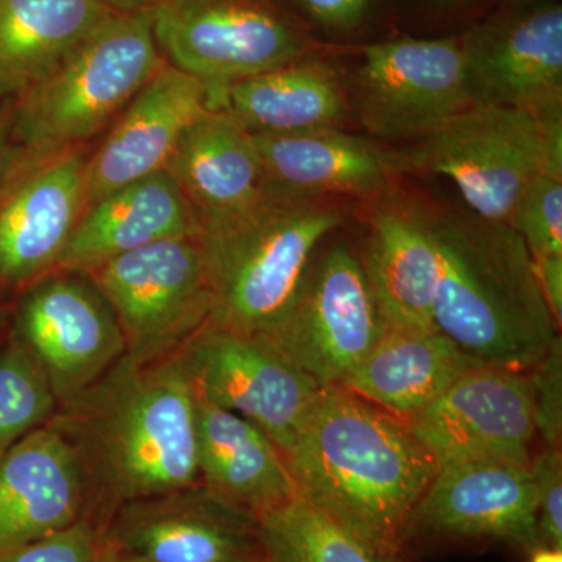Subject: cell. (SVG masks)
Instances as JSON below:
<instances>
[{
  "mask_svg": "<svg viewBox=\"0 0 562 562\" xmlns=\"http://www.w3.org/2000/svg\"><path fill=\"white\" fill-rule=\"evenodd\" d=\"M52 416L79 453L90 522L101 532L122 505L199 484L195 392L179 355L139 364L122 357Z\"/></svg>",
  "mask_w": 562,
  "mask_h": 562,
  "instance_id": "obj_1",
  "label": "cell"
},
{
  "mask_svg": "<svg viewBox=\"0 0 562 562\" xmlns=\"http://www.w3.org/2000/svg\"><path fill=\"white\" fill-rule=\"evenodd\" d=\"M299 497L380 552L402 554L438 461L408 422L322 387L284 454Z\"/></svg>",
  "mask_w": 562,
  "mask_h": 562,
  "instance_id": "obj_2",
  "label": "cell"
},
{
  "mask_svg": "<svg viewBox=\"0 0 562 562\" xmlns=\"http://www.w3.org/2000/svg\"><path fill=\"white\" fill-rule=\"evenodd\" d=\"M441 276L436 330L473 361L530 372L560 336V325L516 228L471 210L436 205Z\"/></svg>",
  "mask_w": 562,
  "mask_h": 562,
  "instance_id": "obj_3",
  "label": "cell"
},
{
  "mask_svg": "<svg viewBox=\"0 0 562 562\" xmlns=\"http://www.w3.org/2000/svg\"><path fill=\"white\" fill-rule=\"evenodd\" d=\"M342 199L283 190L268 181L246 209L205 225L210 327L271 336L294 305L321 244L346 221Z\"/></svg>",
  "mask_w": 562,
  "mask_h": 562,
  "instance_id": "obj_4",
  "label": "cell"
},
{
  "mask_svg": "<svg viewBox=\"0 0 562 562\" xmlns=\"http://www.w3.org/2000/svg\"><path fill=\"white\" fill-rule=\"evenodd\" d=\"M165 66L151 11L111 13L20 95L16 128L31 149L70 147L116 120Z\"/></svg>",
  "mask_w": 562,
  "mask_h": 562,
  "instance_id": "obj_5",
  "label": "cell"
},
{
  "mask_svg": "<svg viewBox=\"0 0 562 562\" xmlns=\"http://www.w3.org/2000/svg\"><path fill=\"white\" fill-rule=\"evenodd\" d=\"M90 273L116 317L125 357L166 360L209 324V265L198 236L162 239L103 262Z\"/></svg>",
  "mask_w": 562,
  "mask_h": 562,
  "instance_id": "obj_6",
  "label": "cell"
},
{
  "mask_svg": "<svg viewBox=\"0 0 562 562\" xmlns=\"http://www.w3.org/2000/svg\"><path fill=\"white\" fill-rule=\"evenodd\" d=\"M392 155L401 176L447 177L473 214L512 225L525 190L539 173L538 127L528 111L472 103Z\"/></svg>",
  "mask_w": 562,
  "mask_h": 562,
  "instance_id": "obj_7",
  "label": "cell"
},
{
  "mask_svg": "<svg viewBox=\"0 0 562 562\" xmlns=\"http://www.w3.org/2000/svg\"><path fill=\"white\" fill-rule=\"evenodd\" d=\"M151 24L169 65L211 91L322 54L276 0H166Z\"/></svg>",
  "mask_w": 562,
  "mask_h": 562,
  "instance_id": "obj_8",
  "label": "cell"
},
{
  "mask_svg": "<svg viewBox=\"0 0 562 562\" xmlns=\"http://www.w3.org/2000/svg\"><path fill=\"white\" fill-rule=\"evenodd\" d=\"M350 103L376 139L422 138L473 103L464 38H402L362 47Z\"/></svg>",
  "mask_w": 562,
  "mask_h": 562,
  "instance_id": "obj_9",
  "label": "cell"
},
{
  "mask_svg": "<svg viewBox=\"0 0 562 562\" xmlns=\"http://www.w3.org/2000/svg\"><path fill=\"white\" fill-rule=\"evenodd\" d=\"M360 255L346 243L317 251L290 313L268 336L319 387L338 386L386 330Z\"/></svg>",
  "mask_w": 562,
  "mask_h": 562,
  "instance_id": "obj_10",
  "label": "cell"
},
{
  "mask_svg": "<svg viewBox=\"0 0 562 562\" xmlns=\"http://www.w3.org/2000/svg\"><path fill=\"white\" fill-rule=\"evenodd\" d=\"M195 392L250 420L290 452L322 387L266 336L206 325L179 351Z\"/></svg>",
  "mask_w": 562,
  "mask_h": 562,
  "instance_id": "obj_11",
  "label": "cell"
},
{
  "mask_svg": "<svg viewBox=\"0 0 562 562\" xmlns=\"http://www.w3.org/2000/svg\"><path fill=\"white\" fill-rule=\"evenodd\" d=\"M408 422L439 468L461 462L530 464L536 428L527 372L476 364Z\"/></svg>",
  "mask_w": 562,
  "mask_h": 562,
  "instance_id": "obj_12",
  "label": "cell"
},
{
  "mask_svg": "<svg viewBox=\"0 0 562 562\" xmlns=\"http://www.w3.org/2000/svg\"><path fill=\"white\" fill-rule=\"evenodd\" d=\"M102 541L144 562L262 561L258 517L201 483L122 505Z\"/></svg>",
  "mask_w": 562,
  "mask_h": 562,
  "instance_id": "obj_13",
  "label": "cell"
},
{
  "mask_svg": "<svg viewBox=\"0 0 562 562\" xmlns=\"http://www.w3.org/2000/svg\"><path fill=\"white\" fill-rule=\"evenodd\" d=\"M366 236L360 260L387 327L436 330L432 319L441 261L436 205L403 187L361 202Z\"/></svg>",
  "mask_w": 562,
  "mask_h": 562,
  "instance_id": "obj_14",
  "label": "cell"
},
{
  "mask_svg": "<svg viewBox=\"0 0 562 562\" xmlns=\"http://www.w3.org/2000/svg\"><path fill=\"white\" fill-rule=\"evenodd\" d=\"M87 166L69 147L35 150L0 188V280L21 284L57 266L85 211Z\"/></svg>",
  "mask_w": 562,
  "mask_h": 562,
  "instance_id": "obj_15",
  "label": "cell"
},
{
  "mask_svg": "<svg viewBox=\"0 0 562 562\" xmlns=\"http://www.w3.org/2000/svg\"><path fill=\"white\" fill-rule=\"evenodd\" d=\"M419 535L539 549L530 468L505 461L442 465L414 509L405 546Z\"/></svg>",
  "mask_w": 562,
  "mask_h": 562,
  "instance_id": "obj_16",
  "label": "cell"
},
{
  "mask_svg": "<svg viewBox=\"0 0 562 562\" xmlns=\"http://www.w3.org/2000/svg\"><path fill=\"white\" fill-rule=\"evenodd\" d=\"M473 103L535 114L562 103V7L502 10L462 33Z\"/></svg>",
  "mask_w": 562,
  "mask_h": 562,
  "instance_id": "obj_17",
  "label": "cell"
},
{
  "mask_svg": "<svg viewBox=\"0 0 562 562\" xmlns=\"http://www.w3.org/2000/svg\"><path fill=\"white\" fill-rule=\"evenodd\" d=\"M24 346L57 403L72 401L125 355L116 317L99 292L76 281L40 284L22 303Z\"/></svg>",
  "mask_w": 562,
  "mask_h": 562,
  "instance_id": "obj_18",
  "label": "cell"
},
{
  "mask_svg": "<svg viewBox=\"0 0 562 562\" xmlns=\"http://www.w3.org/2000/svg\"><path fill=\"white\" fill-rule=\"evenodd\" d=\"M210 110V88L203 81L162 66L88 160L85 209L133 181L165 171L183 133Z\"/></svg>",
  "mask_w": 562,
  "mask_h": 562,
  "instance_id": "obj_19",
  "label": "cell"
},
{
  "mask_svg": "<svg viewBox=\"0 0 562 562\" xmlns=\"http://www.w3.org/2000/svg\"><path fill=\"white\" fill-rule=\"evenodd\" d=\"M88 513L79 453L50 419L0 458V552L66 530Z\"/></svg>",
  "mask_w": 562,
  "mask_h": 562,
  "instance_id": "obj_20",
  "label": "cell"
},
{
  "mask_svg": "<svg viewBox=\"0 0 562 562\" xmlns=\"http://www.w3.org/2000/svg\"><path fill=\"white\" fill-rule=\"evenodd\" d=\"M251 135L266 179L283 190L368 202L402 177L392 150L341 127Z\"/></svg>",
  "mask_w": 562,
  "mask_h": 562,
  "instance_id": "obj_21",
  "label": "cell"
},
{
  "mask_svg": "<svg viewBox=\"0 0 562 562\" xmlns=\"http://www.w3.org/2000/svg\"><path fill=\"white\" fill-rule=\"evenodd\" d=\"M199 233L191 203L171 173L161 171L85 209L55 268L90 272L149 244Z\"/></svg>",
  "mask_w": 562,
  "mask_h": 562,
  "instance_id": "obj_22",
  "label": "cell"
},
{
  "mask_svg": "<svg viewBox=\"0 0 562 562\" xmlns=\"http://www.w3.org/2000/svg\"><path fill=\"white\" fill-rule=\"evenodd\" d=\"M195 447L202 486L258 519L297 497L286 458L276 442L250 420L198 392Z\"/></svg>",
  "mask_w": 562,
  "mask_h": 562,
  "instance_id": "obj_23",
  "label": "cell"
},
{
  "mask_svg": "<svg viewBox=\"0 0 562 562\" xmlns=\"http://www.w3.org/2000/svg\"><path fill=\"white\" fill-rule=\"evenodd\" d=\"M211 110L250 133L341 127L351 113L350 88L338 66L316 54L210 90Z\"/></svg>",
  "mask_w": 562,
  "mask_h": 562,
  "instance_id": "obj_24",
  "label": "cell"
},
{
  "mask_svg": "<svg viewBox=\"0 0 562 562\" xmlns=\"http://www.w3.org/2000/svg\"><path fill=\"white\" fill-rule=\"evenodd\" d=\"M165 171L201 228L246 209L268 184L254 135L222 110L206 111L183 133Z\"/></svg>",
  "mask_w": 562,
  "mask_h": 562,
  "instance_id": "obj_25",
  "label": "cell"
},
{
  "mask_svg": "<svg viewBox=\"0 0 562 562\" xmlns=\"http://www.w3.org/2000/svg\"><path fill=\"white\" fill-rule=\"evenodd\" d=\"M476 364L441 331L386 327L338 386L408 420Z\"/></svg>",
  "mask_w": 562,
  "mask_h": 562,
  "instance_id": "obj_26",
  "label": "cell"
},
{
  "mask_svg": "<svg viewBox=\"0 0 562 562\" xmlns=\"http://www.w3.org/2000/svg\"><path fill=\"white\" fill-rule=\"evenodd\" d=\"M111 13L101 0H0V95L20 98Z\"/></svg>",
  "mask_w": 562,
  "mask_h": 562,
  "instance_id": "obj_27",
  "label": "cell"
},
{
  "mask_svg": "<svg viewBox=\"0 0 562 562\" xmlns=\"http://www.w3.org/2000/svg\"><path fill=\"white\" fill-rule=\"evenodd\" d=\"M262 562H403L344 530L303 498L260 519Z\"/></svg>",
  "mask_w": 562,
  "mask_h": 562,
  "instance_id": "obj_28",
  "label": "cell"
},
{
  "mask_svg": "<svg viewBox=\"0 0 562 562\" xmlns=\"http://www.w3.org/2000/svg\"><path fill=\"white\" fill-rule=\"evenodd\" d=\"M46 376L24 344L0 355V458L27 432L54 416Z\"/></svg>",
  "mask_w": 562,
  "mask_h": 562,
  "instance_id": "obj_29",
  "label": "cell"
},
{
  "mask_svg": "<svg viewBox=\"0 0 562 562\" xmlns=\"http://www.w3.org/2000/svg\"><path fill=\"white\" fill-rule=\"evenodd\" d=\"M512 227L522 236L532 265L562 258V181L536 173L517 205Z\"/></svg>",
  "mask_w": 562,
  "mask_h": 562,
  "instance_id": "obj_30",
  "label": "cell"
},
{
  "mask_svg": "<svg viewBox=\"0 0 562 562\" xmlns=\"http://www.w3.org/2000/svg\"><path fill=\"white\" fill-rule=\"evenodd\" d=\"M528 373L536 435L549 447L562 441V339L558 336L541 361Z\"/></svg>",
  "mask_w": 562,
  "mask_h": 562,
  "instance_id": "obj_31",
  "label": "cell"
},
{
  "mask_svg": "<svg viewBox=\"0 0 562 562\" xmlns=\"http://www.w3.org/2000/svg\"><path fill=\"white\" fill-rule=\"evenodd\" d=\"M536 494V519L541 547L562 550V452L546 446L531 454L530 464Z\"/></svg>",
  "mask_w": 562,
  "mask_h": 562,
  "instance_id": "obj_32",
  "label": "cell"
},
{
  "mask_svg": "<svg viewBox=\"0 0 562 562\" xmlns=\"http://www.w3.org/2000/svg\"><path fill=\"white\" fill-rule=\"evenodd\" d=\"M102 536L88 520L40 541L0 552V562H94Z\"/></svg>",
  "mask_w": 562,
  "mask_h": 562,
  "instance_id": "obj_33",
  "label": "cell"
},
{
  "mask_svg": "<svg viewBox=\"0 0 562 562\" xmlns=\"http://www.w3.org/2000/svg\"><path fill=\"white\" fill-rule=\"evenodd\" d=\"M297 3L321 27L346 32L360 25L372 0H297Z\"/></svg>",
  "mask_w": 562,
  "mask_h": 562,
  "instance_id": "obj_34",
  "label": "cell"
},
{
  "mask_svg": "<svg viewBox=\"0 0 562 562\" xmlns=\"http://www.w3.org/2000/svg\"><path fill=\"white\" fill-rule=\"evenodd\" d=\"M101 2L113 13H140V11H154L166 0H101Z\"/></svg>",
  "mask_w": 562,
  "mask_h": 562,
  "instance_id": "obj_35",
  "label": "cell"
},
{
  "mask_svg": "<svg viewBox=\"0 0 562 562\" xmlns=\"http://www.w3.org/2000/svg\"><path fill=\"white\" fill-rule=\"evenodd\" d=\"M94 562H144L138 558L132 557V554L121 552V550L114 549L102 541L101 550H99L98 557Z\"/></svg>",
  "mask_w": 562,
  "mask_h": 562,
  "instance_id": "obj_36",
  "label": "cell"
},
{
  "mask_svg": "<svg viewBox=\"0 0 562 562\" xmlns=\"http://www.w3.org/2000/svg\"><path fill=\"white\" fill-rule=\"evenodd\" d=\"M530 562H562V550L539 547L532 550Z\"/></svg>",
  "mask_w": 562,
  "mask_h": 562,
  "instance_id": "obj_37",
  "label": "cell"
},
{
  "mask_svg": "<svg viewBox=\"0 0 562 562\" xmlns=\"http://www.w3.org/2000/svg\"><path fill=\"white\" fill-rule=\"evenodd\" d=\"M560 2V0H505L503 10H525L535 9V7L547 5V3Z\"/></svg>",
  "mask_w": 562,
  "mask_h": 562,
  "instance_id": "obj_38",
  "label": "cell"
},
{
  "mask_svg": "<svg viewBox=\"0 0 562 562\" xmlns=\"http://www.w3.org/2000/svg\"><path fill=\"white\" fill-rule=\"evenodd\" d=\"M3 135V120L2 116H0V140H2Z\"/></svg>",
  "mask_w": 562,
  "mask_h": 562,
  "instance_id": "obj_39",
  "label": "cell"
},
{
  "mask_svg": "<svg viewBox=\"0 0 562 562\" xmlns=\"http://www.w3.org/2000/svg\"><path fill=\"white\" fill-rule=\"evenodd\" d=\"M439 2H457V0H439Z\"/></svg>",
  "mask_w": 562,
  "mask_h": 562,
  "instance_id": "obj_40",
  "label": "cell"
},
{
  "mask_svg": "<svg viewBox=\"0 0 562 562\" xmlns=\"http://www.w3.org/2000/svg\"><path fill=\"white\" fill-rule=\"evenodd\" d=\"M257 562H262V561H257Z\"/></svg>",
  "mask_w": 562,
  "mask_h": 562,
  "instance_id": "obj_41",
  "label": "cell"
}]
</instances>
